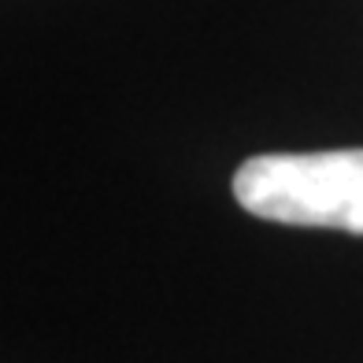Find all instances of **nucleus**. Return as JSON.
<instances>
[{
    "mask_svg": "<svg viewBox=\"0 0 363 363\" xmlns=\"http://www.w3.org/2000/svg\"><path fill=\"white\" fill-rule=\"evenodd\" d=\"M234 196L259 219L363 238V148L252 156L234 174Z\"/></svg>",
    "mask_w": 363,
    "mask_h": 363,
    "instance_id": "obj_1",
    "label": "nucleus"
}]
</instances>
